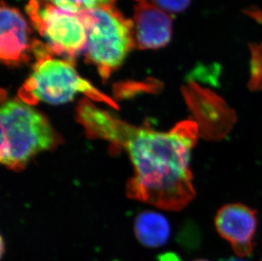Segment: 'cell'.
<instances>
[{
	"instance_id": "9a60e30c",
	"label": "cell",
	"mask_w": 262,
	"mask_h": 261,
	"mask_svg": "<svg viewBox=\"0 0 262 261\" xmlns=\"http://www.w3.org/2000/svg\"><path fill=\"white\" fill-rule=\"evenodd\" d=\"M225 261H244V260H241V259H227V260H225Z\"/></svg>"
},
{
	"instance_id": "ba28073f",
	"label": "cell",
	"mask_w": 262,
	"mask_h": 261,
	"mask_svg": "<svg viewBox=\"0 0 262 261\" xmlns=\"http://www.w3.org/2000/svg\"><path fill=\"white\" fill-rule=\"evenodd\" d=\"M0 15V59L10 67L27 63L30 52H32L27 20L17 9L10 7L4 1L1 3Z\"/></svg>"
},
{
	"instance_id": "52a82bcc",
	"label": "cell",
	"mask_w": 262,
	"mask_h": 261,
	"mask_svg": "<svg viewBox=\"0 0 262 261\" xmlns=\"http://www.w3.org/2000/svg\"><path fill=\"white\" fill-rule=\"evenodd\" d=\"M215 229L240 257L250 255L254 249V237L257 228L256 212L247 205L233 203L218 209Z\"/></svg>"
},
{
	"instance_id": "9c48e42d",
	"label": "cell",
	"mask_w": 262,
	"mask_h": 261,
	"mask_svg": "<svg viewBox=\"0 0 262 261\" xmlns=\"http://www.w3.org/2000/svg\"><path fill=\"white\" fill-rule=\"evenodd\" d=\"M134 34L140 50H156L171 41L172 18L169 13L148 2H139L134 10Z\"/></svg>"
},
{
	"instance_id": "277c9868",
	"label": "cell",
	"mask_w": 262,
	"mask_h": 261,
	"mask_svg": "<svg viewBox=\"0 0 262 261\" xmlns=\"http://www.w3.org/2000/svg\"><path fill=\"white\" fill-rule=\"evenodd\" d=\"M80 15L88 30L86 59L107 80L137 46L134 21L125 17L114 3L98 5Z\"/></svg>"
},
{
	"instance_id": "5b68a950",
	"label": "cell",
	"mask_w": 262,
	"mask_h": 261,
	"mask_svg": "<svg viewBox=\"0 0 262 261\" xmlns=\"http://www.w3.org/2000/svg\"><path fill=\"white\" fill-rule=\"evenodd\" d=\"M26 11L55 55L74 62L87 49V27L80 14L67 12L43 0H30Z\"/></svg>"
},
{
	"instance_id": "3957f363",
	"label": "cell",
	"mask_w": 262,
	"mask_h": 261,
	"mask_svg": "<svg viewBox=\"0 0 262 261\" xmlns=\"http://www.w3.org/2000/svg\"><path fill=\"white\" fill-rule=\"evenodd\" d=\"M0 125V160L11 170L23 169L32 158L59 143L49 120L20 98L2 100Z\"/></svg>"
},
{
	"instance_id": "8fae6325",
	"label": "cell",
	"mask_w": 262,
	"mask_h": 261,
	"mask_svg": "<svg viewBox=\"0 0 262 261\" xmlns=\"http://www.w3.org/2000/svg\"><path fill=\"white\" fill-rule=\"evenodd\" d=\"M250 64V89L252 91L262 90V44L253 45Z\"/></svg>"
},
{
	"instance_id": "2e32d148",
	"label": "cell",
	"mask_w": 262,
	"mask_h": 261,
	"mask_svg": "<svg viewBox=\"0 0 262 261\" xmlns=\"http://www.w3.org/2000/svg\"><path fill=\"white\" fill-rule=\"evenodd\" d=\"M193 261H209V260H207V259H196V260H193Z\"/></svg>"
},
{
	"instance_id": "30bf717a",
	"label": "cell",
	"mask_w": 262,
	"mask_h": 261,
	"mask_svg": "<svg viewBox=\"0 0 262 261\" xmlns=\"http://www.w3.org/2000/svg\"><path fill=\"white\" fill-rule=\"evenodd\" d=\"M134 232L143 246L156 249L168 241L171 236V226L164 214L154 210H145L136 217Z\"/></svg>"
},
{
	"instance_id": "7c38bea8",
	"label": "cell",
	"mask_w": 262,
	"mask_h": 261,
	"mask_svg": "<svg viewBox=\"0 0 262 261\" xmlns=\"http://www.w3.org/2000/svg\"><path fill=\"white\" fill-rule=\"evenodd\" d=\"M51 3L60 10L67 12L80 14L84 10L98 6L97 0H43Z\"/></svg>"
},
{
	"instance_id": "4fadbf2b",
	"label": "cell",
	"mask_w": 262,
	"mask_h": 261,
	"mask_svg": "<svg viewBox=\"0 0 262 261\" xmlns=\"http://www.w3.org/2000/svg\"><path fill=\"white\" fill-rule=\"evenodd\" d=\"M137 2H148L167 13H179L185 10L191 0H135Z\"/></svg>"
},
{
	"instance_id": "8992f818",
	"label": "cell",
	"mask_w": 262,
	"mask_h": 261,
	"mask_svg": "<svg viewBox=\"0 0 262 261\" xmlns=\"http://www.w3.org/2000/svg\"><path fill=\"white\" fill-rule=\"evenodd\" d=\"M183 94L195 115L200 134L205 132L208 138H218L228 133L235 121L234 114L221 97L193 81L183 88Z\"/></svg>"
},
{
	"instance_id": "7a4b0ae2",
	"label": "cell",
	"mask_w": 262,
	"mask_h": 261,
	"mask_svg": "<svg viewBox=\"0 0 262 261\" xmlns=\"http://www.w3.org/2000/svg\"><path fill=\"white\" fill-rule=\"evenodd\" d=\"M32 45L36 61L19 91V98L23 101L32 105L39 102L59 105L70 103L78 94H83L93 101L117 108L113 99L78 74L74 62L55 58L47 45L39 41Z\"/></svg>"
},
{
	"instance_id": "5bb4252c",
	"label": "cell",
	"mask_w": 262,
	"mask_h": 261,
	"mask_svg": "<svg viewBox=\"0 0 262 261\" xmlns=\"http://www.w3.org/2000/svg\"><path fill=\"white\" fill-rule=\"evenodd\" d=\"M98 5H105V4H112L115 2V0H97Z\"/></svg>"
},
{
	"instance_id": "6da1fadb",
	"label": "cell",
	"mask_w": 262,
	"mask_h": 261,
	"mask_svg": "<svg viewBox=\"0 0 262 261\" xmlns=\"http://www.w3.org/2000/svg\"><path fill=\"white\" fill-rule=\"evenodd\" d=\"M77 113L89 135L121 146L128 155L134 172L129 197L168 210L183 209L194 198L191 155L201 136L195 121H181L166 132L138 127L89 100L82 101Z\"/></svg>"
}]
</instances>
